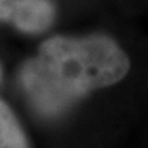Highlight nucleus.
Instances as JSON below:
<instances>
[{"label": "nucleus", "mask_w": 148, "mask_h": 148, "mask_svg": "<svg viewBox=\"0 0 148 148\" xmlns=\"http://www.w3.org/2000/svg\"><path fill=\"white\" fill-rule=\"evenodd\" d=\"M0 148H30L20 121L0 98Z\"/></svg>", "instance_id": "3"}, {"label": "nucleus", "mask_w": 148, "mask_h": 148, "mask_svg": "<svg viewBox=\"0 0 148 148\" xmlns=\"http://www.w3.org/2000/svg\"><path fill=\"white\" fill-rule=\"evenodd\" d=\"M51 0H0V21H9L24 33H42L55 21Z\"/></svg>", "instance_id": "2"}, {"label": "nucleus", "mask_w": 148, "mask_h": 148, "mask_svg": "<svg viewBox=\"0 0 148 148\" xmlns=\"http://www.w3.org/2000/svg\"><path fill=\"white\" fill-rule=\"evenodd\" d=\"M130 60L110 36H51L20 71V83L38 113L56 118L92 91L121 82Z\"/></svg>", "instance_id": "1"}, {"label": "nucleus", "mask_w": 148, "mask_h": 148, "mask_svg": "<svg viewBox=\"0 0 148 148\" xmlns=\"http://www.w3.org/2000/svg\"><path fill=\"white\" fill-rule=\"evenodd\" d=\"M0 77H2V68H0Z\"/></svg>", "instance_id": "4"}]
</instances>
